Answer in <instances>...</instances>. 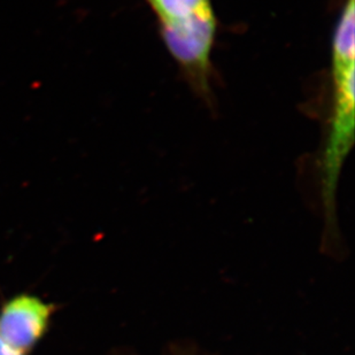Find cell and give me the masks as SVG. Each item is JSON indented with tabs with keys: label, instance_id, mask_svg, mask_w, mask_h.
Wrapping results in <instances>:
<instances>
[{
	"label": "cell",
	"instance_id": "1",
	"mask_svg": "<svg viewBox=\"0 0 355 355\" xmlns=\"http://www.w3.org/2000/svg\"><path fill=\"white\" fill-rule=\"evenodd\" d=\"M354 0H346L332 38V108L321 162V197L329 234L335 232L339 176L355 131Z\"/></svg>",
	"mask_w": 355,
	"mask_h": 355
},
{
	"label": "cell",
	"instance_id": "2",
	"mask_svg": "<svg viewBox=\"0 0 355 355\" xmlns=\"http://www.w3.org/2000/svg\"><path fill=\"white\" fill-rule=\"evenodd\" d=\"M55 311L57 306L37 295H14L0 307V337L29 354L46 335Z\"/></svg>",
	"mask_w": 355,
	"mask_h": 355
},
{
	"label": "cell",
	"instance_id": "3",
	"mask_svg": "<svg viewBox=\"0 0 355 355\" xmlns=\"http://www.w3.org/2000/svg\"><path fill=\"white\" fill-rule=\"evenodd\" d=\"M0 355H29L27 353L21 352L19 349H14L13 346H10L8 343L5 342L0 337Z\"/></svg>",
	"mask_w": 355,
	"mask_h": 355
}]
</instances>
